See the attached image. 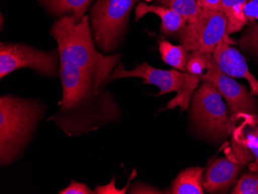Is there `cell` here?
Here are the masks:
<instances>
[{
	"label": "cell",
	"mask_w": 258,
	"mask_h": 194,
	"mask_svg": "<svg viewBox=\"0 0 258 194\" xmlns=\"http://www.w3.org/2000/svg\"><path fill=\"white\" fill-rule=\"evenodd\" d=\"M232 193L258 194V172L251 171V173L243 175L232 190Z\"/></svg>",
	"instance_id": "ac0fdd59"
},
{
	"label": "cell",
	"mask_w": 258,
	"mask_h": 194,
	"mask_svg": "<svg viewBox=\"0 0 258 194\" xmlns=\"http://www.w3.org/2000/svg\"><path fill=\"white\" fill-rule=\"evenodd\" d=\"M95 0H37L47 14L59 19L72 17L75 22L81 21Z\"/></svg>",
	"instance_id": "4fadbf2b"
},
{
	"label": "cell",
	"mask_w": 258,
	"mask_h": 194,
	"mask_svg": "<svg viewBox=\"0 0 258 194\" xmlns=\"http://www.w3.org/2000/svg\"><path fill=\"white\" fill-rule=\"evenodd\" d=\"M239 45L243 50H249L258 54V22L250 23L247 30L240 37Z\"/></svg>",
	"instance_id": "ffe728a7"
},
{
	"label": "cell",
	"mask_w": 258,
	"mask_h": 194,
	"mask_svg": "<svg viewBox=\"0 0 258 194\" xmlns=\"http://www.w3.org/2000/svg\"><path fill=\"white\" fill-rule=\"evenodd\" d=\"M60 55L62 98L53 121L68 137L97 131L118 122L121 110L107 85L121 53L106 55L97 48L89 16L81 21L72 17L56 19L50 30Z\"/></svg>",
	"instance_id": "6da1fadb"
},
{
	"label": "cell",
	"mask_w": 258,
	"mask_h": 194,
	"mask_svg": "<svg viewBox=\"0 0 258 194\" xmlns=\"http://www.w3.org/2000/svg\"><path fill=\"white\" fill-rule=\"evenodd\" d=\"M208 55L209 53L204 52H191L187 60L186 72L201 77L207 69Z\"/></svg>",
	"instance_id": "d6986e66"
},
{
	"label": "cell",
	"mask_w": 258,
	"mask_h": 194,
	"mask_svg": "<svg viewBox=\"0 0 258 194\" xmlns=\"http://www.w3.org/2000/svg\"><path fill=\"white\" fill-rule=\"evenodd\" d=\"M200 78L203 82L215 87L225 98L230 109L231 124L245 115H256L258 103L256 98L243 85L220 70L212 53H209L207 69Z\"/></svg>",
	"instance_id": "ba28073f"
},
{
	"label": "cell",
	"mask_w": 258,
	"mask_h": 194,
	"mask_svg": "<svg viewBox=\"0 0 258 194\" xmlns=\"http://www.w3.org/2000/svg\"><path fill=\"white\" fill-rule=\"evenodd\" d=\"M244 13L248 21L258 22V0H247Z\"/></svg>",
	"instance_id": "7402d4cb"
},
{
	"label": "cell",
	"mask_w": 258,
	"mask_h": 194,
	"mask_svg": "<svg viewBox=\"0 0 258 194\" xmlns=\"http://www.w3.org/2000/svg\"><path fill=\"white\" fill-rule=\"evenodd\" d=\"M233 156L258 172V115L241 117L231 124Z\"/></svg>",
	"instance_id": "9c48e42d"
},
{
	"label": "cell",
	"mask_w": 258,
	"mask_h": 194,
	"mask_svg": "<svg viewBox=\"0 0 258 194\" xmlns=\"http://www.w3.org/2000/svg\"><path fill=\"white\" fill-rule=\"evenodd\" d=\"M204 169L202 167H191L184 169L172 182L170 190L172 194L204 193Z\"/></svg>",
	"instance_id": "5bb4252c"
},
{
	"label": "cell",
	"mask_w": 258,
	"mask_h": 194,
	"mask_svg": "<svg viewBox=\"0 0 258 194\" xmlns=\"http://www.w3.org/2000/svg\"><path fill=\"white\" fill-rule=\"evenodd\" d=\"M247 0H221L222 12L227 19V33H237L248 23L245 16V6Z\"/></svg>",
	"instance_id": "9a60e30c"
},
{
	"label": "cell",
	"mask_w": 258,
	"mask_h": 194,
	"mask_svg": "<svg viewBox=\"0 0 258 194\" xmlns=\"http://www.w3.org/2000/svg\"><path fill=\"white\" fill-rule=\"evenodd\" d=\"M4 16H3V14H1V27H4V24H3V22H4Z\"/></svg>",
	"instance_id": "cb8c5ba5"
},
{
	"label": "cell",
	"mask_w": 258,
	"mask_h": 194,
	"mask_svg": "<svg viewBox=\"0 0 258 194\" xmlns=\"http://www.w3.org/2000/svg\"><path fill=\"white\" fill-rule=\"evenodd\" d=\"M135 14L136 21H139L146 14L157 15L161 19V33L166 37H176L187 24L186 20L174 10L157 4H147L141 1L136 5Z\"/></svg>",
	"instance_id": "7c38bea8"
},
{
	"label": "cell",
	"mask_w": 258,
	"mask_h": 194,
	"mask_svg": "<svg viewBox=\"0 0 258 194\" xmlns=\"http://www.w3.org/2000/svg\"><path fill=\"white\" fill-rule=\"evenodd\" d=\"M60 55L57 47L45 51L27 43H0V78L20 69L29 68L44 78L60 75Z\"/></svg>",
	"instance_id": "5b68a950"
},
{
	"label": "cell",
	"mask_w": 258,
	"mask_h": 194,
	"mask_svg": "<svg viewBox=\"0 0 258 194\" xmlns=\"http://www.w3.org/2000/svg\"><path fill=\"white\" fill-rule=\"evenodd\" d=\"M46 106L37 98L0 97V166L8 168L23 158L43 121Z\"/></svg>",
	"instance_id": "7a4b0ae2"
},
{
	"label": "cell",
	"mask_w": 258,
	"mask_h": 194,
	"mask_svg": "<svg viewBox=\"0 0 258 194\" xmlns=\"http://www.w3.org/2000/svg\"><path fill=\"white\" fill-rule=\"evenodd\" d=\"M141 0H96L89 11L90 26L97 48L113 54L127 32L129 17Z\"/></svg>",
	"instance_id": "277c9868"
},
{
	"label": "cell",
	"mask_w": 258,
	"mask_h": 194,
	"mask_svg": "<svg viewBox=\"0 0 258 194\" xmlns=\"http://www.w3.org/2000/svg\"><path fill=\"white\" fill-rule=\"evenodd\" d=\"M243 164L234 156L216 159L207 169L204 189L210 193L225 192L237 180Z\"/></svg>",
	"instance_id": "8fae6325"
},
{
	"label": "cell",
	"mask_w": 258,
	"mask_h": 194,
	"mask_svg": "<svg viewBox=\"0 0 258 194\" xmlns=\"http://www.w3.org/2000/svg\"><path fill=\"white\" fill-rule=\"evenodd\" d=\"M220 70L232 78H243L248 82L250 94L258 95V80L250 73L247 60L238 50L227 43H220L212 53Z\"/></svg>",
	"instance_id": "30bf717a"
},
{
	"label": "cell",
	"mask_w": 258,
	"mask_h": 194,
	"mask_svg": "<svg viewBox=\"0 0 258 194\" xmlns=\"http://www.w3.org/2000/svg\"><path fill=\"white\" fill-rule=\"evenodd\" d=\"M187 51L212 53L222 43L235 44L227 33V19L222 11L203 10L194 23H187L176 36Z\"/></svg>",
	"instance_id": "52a82bcc"
},
{
	"label": "cell",
	"mask_w": 258,
	"mask_h": 194,
	"mask_svg": "<svg viewBox=\"0 0 258 194\" xmlns=\"http://www.w3.org/2000/svg\"><path fill=\"white\" fill-rule=\"evenodd\" d=\"M161 58L166 64L179 72H186L189 53L182 45H174L166 40H158Z\"/></svg>",
	"instance_id": "2e32d148"
},
{
	"label": "cell",
	"mask_w": 258,
	"mask_h": 194,
	"mask_svg": "<svg viewBox=\"0 0 258 194\" xmlns=\"http://www.w3.org/2000/svg\"><path fill=\"white\" fill-rule=\"evenodd\" d=\"M127 78H139L143 79L144 85H152L159 88L156 97H160L171 92L177 95L168 102L167 106L159 110H172L179 106L181 112L186 111L189 107L191 98L194 91L201 82L200 77L172 69L162 70L149 65L147 62L138 65L134 69L126 70L124 65L119 62L113 71L111 82L115 80Z\"/></svg>",
	"instance_id": "3957f363"
},
{
	"label": "cell",
	"mask_w": 258,
	"mask_h": 194,
	"mask_svg": "<svg viewBox=\"0 0 258 194\" xmlns=\"http://www.w3.org/2000/svg\"><path fill=\"white\" fill-rule=\"evenodd\" d=\"M60 194H95V190H92L88 187L85 182H78L75 179H72L70 184L64 189L59 191Z\"/></svg>",
	"instance_id": "44dd1931"
},
{
	"label": "cell",
	"mask_w": 258,
	"mask_h": 194,
	"mask_svg": "<svg viewBox=\"0 0 258 194\" xmlns=\"http://www.w3.org/2000/svg\"><path fill=\"white\" fill-rule=\"evenodd\" d=\"M203 10L222 11L221 0H197Z\"/></svg>",
	"instance_id": "603a6c76"
},
{
	"label": "cell",
	"mask_w": 258,
	"mask_h": 194,
	"mask_svg": "<svg viewBox=\"0 0 258 194\" xmlns=\"http://www.w3.org/2000/svg\"><path fill=\"white\" fill-rule=\"evenodd\" d=\"M192 98L191 115L198 126L217 140L230 137L232 133L230 113L217 88L203 82Z\"/></svg>",
	"instance_id": "8992f818"
},
{
	"label": "cell",
	"mask_w": 258,
	"mask_h": 194,
	"mask_svg": "<svg viewBox=\"0 0 258 194\" xmlns=\"http://www.w3.org/2000/svg\"><path fill=\"white\" fill-rule=\"evenodd\" d=\"M157 5L168 7L183 17L187 23H194L202 12L197 0H150Z\"/></svg>",
	"instance_id": "e0dca14e"
}]
</instances>
